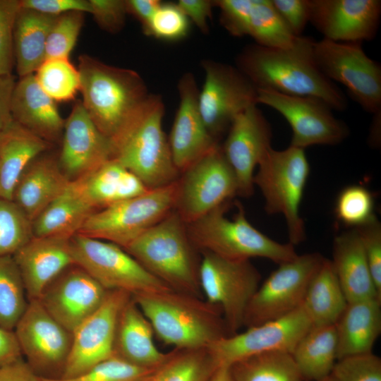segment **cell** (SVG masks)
<instances>
[{
	"label": "cell",
	"mask_w": 381,
	"mask_h": 381,
	"mask_svg": "<svg viewBox=\"0 0 381 381\" xmlns=\"http://www.w3.org/2000/svg\"><path fill=\"white\" fill-rule=\"evenodd\" d=\"M314 42L301 35L289 48L249 44L237 54L235 66L256 89L315 97L333 110L344 111L348 104L346 97L318 67L313 52Z\"/></svg>",
	"instance_id": "obj_1"
},
{
	"label": "cell",
	"mask_w": 381,
	"mask_h": 381,
	"mask_svg": "<svg viewBox=\"0 0 381 381\" xmlns=\"http://www.w3.org/2000/svg\"><path fill=\"white\" fill-rule=\"evenodd\" d=\"M158 339L174 349H204L228 337L221 308L202 298L167 290L132 296Z\"/></svg>",
	"instance_id": "obj_2"
},
{
	"label": "cell",
	"mask_w": 381,
	"mask_h": 381,
	"mask_svg": "<svg viewBox=\"0 0 381 381\" xmlns=\"http://www.w3.org/2000/svg\"><path fill=\"white\" fill-rule=\"evenodd\" d=\"M82 104L97 128L111 143L149 96L136 71L107 64L87 54L78 58Z\"/></svg>",
	"instance_id": "obj_3"
},
{
	"label": "cell",
	"mask_w": 381,
	"mask_h": 381,
	"mask_svg": "<svg viewBox=\"0 0 381 381\" xmlns=\"http://www.w3.org/2000/svg\"><path fill=\"white\" fill-rule=\"evenodd\" d=\"M164 104L150 94L120 135L112 142L113 159L135 174L148 189L176 181V169L163 129Z\"/></svg>",
	"instance_id": "obj_4"
},
{
	"label": "cell",
	"mask_w": 381,
	"mask_h": 381,
	"mask_svg": "<svg viewBox=\"0 0 381 381\" xmlns=\"http://www.w3.org/2000/svg\"><path fill=\"white\" fill-rule=\"evenodd\" d=\"M124 250L172 291L202 298L201 257L174 210Z\"/></svg>",
	"instance_id": "obj_5"
},
{
	"label": "cell",
	"mask_w": 381,
	"mask_h": 381,
	"mask_svg": "<svg viewBox=\"0 0 381 381\" xmlns=\"http://www.w3.org/2000/svg\"><path fill=\"white\" fill-rule=\"evenodd\" d=\"M230 203H224L187 224L188 236L198 252H209L234 260L252 258L269 259L278 265L294 259V246L279 243L258 231L247 219L243 207L232 220L226 216Z\"/></svg>",
	"instance_id": "obj_6"
},
{
	"label": "cell",
	"mask_w": 381,
	"mask_h": 381,
	"mask_svg": "<svg viewBox=\"0 0 381 381\" xmlns=\"http://www.w3.org/2000/svg\"><path fill=\"white\" fill-rule=\"evenodd\" d=\"M258 167L253 184L262 192L266 212L283 214L289 243L294 246L301 243L306 239V229L300 206L310 173L304 150L291 145L282 150L271 147Z\"/></svg>",
	"instance_id": "obj_7"
},
{
	"label": "cell",
	"mask_w": 381,
	"mask_h": 381,
	"mask_svg": "<svg viewBox=\"0 0 381 381\" xmlns=\"http://www.w3.org/2000/svg\"><path fill=\"white\" fill-rule=\"evenodd\" d=\"M178 180L93 212L78 234L126 248L174 210Z\"/></svg>",
	"instance_id": "obj_8"
},
{
	"label": "cell",
	"mask_w": 381,
	"mask_h": 381,
	"mask_svg": "<svg viewBox=\"0 0 381 381\" xmlns=\"http://www.w3.org/2000/svg\"><path fill=\"white\" fill-rule=\"evenodd\" d=\"M70 244L74 263L108 291L133 296L171 290L116 244L79 234L71 238Z\"/></svg>",
	"instance_id": "obj_9"
},
{
	"label": "cell",
	"mask_w": 381,
	"mask_h": 381,
	"mask_svg": "<svg viewBox=\"0 0 381 381\" xmlns=\"http://www.w3.org/2000/svg\"><path fill=\"white\" fill-rule=\"evenodd\" d=\"M199 277L205 300L222 310L229 336L243 326L248 305L258 289L261 275L250 260H234L200 253Z\"/></svg>",
	"instance_id": "obj_10"
},
{
	"label": "cell",
	"mask_w": 381,
	"mask_h": 381,
	"mask_svg": "<svg viewBox=\"0 0 381 381\" xmlns=\"http://www.w3.org/2000/svg\"><path fill=\"white\" fill-rule=\"evenodd\" d=\"M314 60L331 81L344 85L367 112L381 111V66L368 57L359 42L315 41Z\"/></svg>",
	"instance_id": "obj_11"
},
{
	"label": "cell",
	"mask_w": 381,
	"mask_h": 381,
	"mask_svg": "<svg viewBox=\"0 0 381 381\" xmlns=\"http://www.w3.org/2000/svg\"><path fill=\"white\" fill-rule=\"evenodd\" d=\"M324 260L321 254L310 253L279 264L250 299L243 326L250 327L282 318L301 306Z\"/></svg>",
	"instance_id": "obj_12"
},
{
	"label": "cell",
	"mask_w": 381,
	"mask_h": 381,
	"mask_svg": "<svg viewBox=\"0 0 381 381\" xmlns=\"http://www.w3.org/2000/svg\"><path fill=\"white\" fill-rule=\"evenodd\" d=\"M236 195L235 174L218 144L181 174L174 210L189 224Z\"/></svg>",
	"instance_id": "obj_13"
},
{
	"label": "cell",
	"mask_w": 381,
	"mask_h": 381,
	"mask_svg": "<svg viewBox=\"0 0 381 381\" xmlns=\"http://www.w3.org/2000/svg\"><path fill=\"white\" fill-rule=\"evenodd\" d=\"M205 81L198 104L204 123L217 140L234 119L257 103V89L235 66L211 59L201 61Z\"/></svg>",
	"instance_id": "obj_14"
},
{
	"label": "cell",
	"mask_w": 381,
	"mask_h": 381,
	"mask_svg": "<svg viewBox=\"0 0 381 381\" xmlns=\"http://www.w3.org/2000/svg\"><path fill=\"white\" fill-rule=\"evenodd\" d=\"M257 103L280 113L292 130L290 145L305 149L316 145H334L349 135L346 124L337 118L322 100L257 89Z\"/></svg>",
	"instance_id": "obj_15"
},
{
	"label": "cell",
	"mask_w": 381,
	"mask_h": 381,
	"mask_svg": "<svg viewBox=\"0 0 381 381\" xmlns=\"http://www.w3.org/2000/svg\"><path fill=\"white\" fill-rule=\"evenodd\" d=\"M312 327L301 306L285 316L223 337L207 349L217 367H229L239 360L265 352L281 351L291 353Z\"/></svg>",
	"instance_id": "obj_16"
},
{
	"label": "cell",
	"mask_w": 381,
	"mask_h": 381,
	"mask_svg": "<svg viewBox=\"0 0 381 381\" xmlns=\"http://www.w3.org/2000/svg\"><path fill=\"white\" fill-rule=\"evenodd\" d=\"M22 355L41 377L62 374L73 334L58 322L37 300L28 305L14 328ZM59 376V377H60Z\"/></svg>",
	"instance_id": "obj_17"
},
{
	"label": "cell",
	"mask_w": 381,
	"mask_h": 381,
	"mask_svg": "<svg viewBox=\"0 0 381 381\" xmlns=\"http://www.w3.org/2000/svg\"><path fill=\"white\" fill-rule=\"evenodd\" d=\"M131 298L123 291H109L102 304L72 332L71 351L59 377L76 376L114 356L118 317Z\"/></svg>",
	"instance_id": "obj_18"
},
{
	"label": "cell",
	"mask_w": 381,
	"mask_h": 381,
	"mask_svg": "<svg viewBox=\"0 0 381 381\" xmlns=\"http://www.w3.org/2000/svg\"><path fill=\"white\" fill-rule=\"evenodd\" d=\"M272 127L257 104L240 113L232 121L221 145L238 185V195L248 198L254 192V171L272 147Z\"/></svg>",
	"instance_id": "obj_19"
},
{
	"label": "cell",
	"mask_w": 381,
	"mask_h": 381,
	"mask_svg": "<svg viewBox=\"0 0 381 381\" xmlns=\"http://www.w3.org/2000/svg\"><path fill=\"white\" fill-rule=\"evenodd\" d=\"M109 291L73 264L58 274L37 299L66 329L73 330L104 302Z\"/></svg>",
	"instance_id": "obj_20"
},
{
	"label": "cell",
	"mask_w": 381,
	"mask_h": 381,
	"mask_svg": "<svg viewBox=\"0 0 381 381\" xmlns=\"http://www.w3.org/2000/svg\"><path fill=\"white\" fill-rule=\"evenodd\" d=\"M59 167L70 181L95 171L114 157L113 145L95 126L78 101L65 120Z\"/></svg>",
	"instance_id": "obj_21"
},
{
	"label": "cell",
	"mask_w": 381,
	"mask_h": 381,
	"mask_svg": "<svg viewBox=\"0 0 381 381\" xmlns=\"http://www.w3.org/2000/svg\"><path fill=\"white\" fill-rule=\"evenodd\" d=\"M179 107L168 137L174 164L180 174L219 144L207 129L198 104L194 75L185 73L178 83Z\"/></svg>",
	"instance_id": "obj_22"
},
{
	"label": "cell",
	"mask_w": 381,
	"mask_h": 381,
	"mask_svg": "<svg viewBox=\"0 0 381 381\" xmlns=\"http://www.w3.org/2000/svg\"><path fill=\"white\" fill-rule=\"evenodd\" d=\"M381 16L379 0H310V23L323 38L336 42L373 40Z\"/></svg>",
	"instance_id": "obj_23"
},
{
	"label": "cell",
	"mask_w": 381,
	"mask_h": 381,
	"mask_svg": "<svg viewBox=\"0 0 381 381\" xmlns=\"http://www.w3.org/2000/svg\"><path fill=\"white\" fill-rule=\"evenodd\" d=\"M214 4L221 25L234 37L248 35L258 45L283 49L296 40L271 0H214Z\"/></svg>",
	"instance_id": "obj_24"
},
{
	"label": "cell",
	"mask_w": 381,
	"mask_h": 381,
	"mask_svg": "<svg viewBox=\"0 0 381 381\" xmlns=\"http://www.w3.org/2000/svg\"><path fill=\"white\" fill-rule=\"evenodd\" d=\"M71 238L32 236L12 256L18 268L28 301L37 300L63 270L75 264Z\"/></svg>",
	"instance_id": "obj_25"
},
{
	"label": "cell",
	"mask_w": 381,
	"mask_h": 381,
	"mask_svg": "<svg viewBox=\"0 0 381 381\" xmlns=\"http://www.w3.org/2000/svg\"><path fill=\"white\" fill-rule=\"evenodd\" d=\"M54 102L40 87L34 73L20 77L13 89V119L43 140L61 141L64 122Z\"/></svg>",
	"instance_id": "obj_26"
},
{
	"label": "cell",
	"mask_w": 381,
	"mask_h": 381,
	"mask_svg": "<svg viewBox=\"0 0 381 381\" xmlns=\"http://www.w3.org/2000/svg\"><path fill=\"white\" fill-rule=\"evenodd\" d=\"M49 151L42 153L28 165L12 194L11 200L31 222L60 195L71 182L59 167L58 156Z\"/></svg>",
	"instance_id": "obj_27"
},
{
	"label": "cell",
	"mask_w": 381,
	"mask_h": 381,
	"mask_svg": "<svg viewBox=\"0 0 381 381\" xmlns=\"http://www.w3.org/2000/svg\"><path fill=\"white\" fill-rule=\"evenodd\" d=\"M152 327L131 298L121 310L116 327L114 356L131 364L157 368L167 358L169 353L156 346Z\"/></svg>",
	"instance_id": "obj_28"
},
{
	"label": "cell",
	"mask_w": 381,
	"mask_h": 381,
	"mask_svg": "<svg viewBox=\"0 0 381 381\" xmlns=\"http://www.w3.org/2000/svg\"><path fill=\"white\" fill-rule=\"evenodd\" d=\"M331 262L347 303L368 299L381 301L355 229L334 237Z\"/></svg>",
	"instance_id": "obj_29"
},
{
	"label": "cell",
	"mask_w": 381,
	"mask_h": 381,
	"mask_svg": "<svg viewBox=\"0 0 381 381\" xmlns=\"http://www.w3.org/2000/svg\"><path fill=\"white\" fill-rule=\"evenodd\" d=\"M334 325L337 360L373 353L381 332V301L368 299L347 303Z\"/></svg>",
	"instance_id": "obj_30"
},
{
	"label": "cell",
	"mask_w": 381,
	"mask_h": 381,
	"mask_svg": "<svg viewBox=\"0 0 381 381\" xmlns=\"http://www.w3.org/2000/svg\"><path fill=\"white\" fill-rule=\"evenodd\" d=\"M53 146L13 119L0 132V198L11 200L14 187L25 169Z\"/></svg>",
	"instance_id": "obj_31"
},
{
	"label": "cell",
	"mask_w": 381,
	"mask_h": 381,
	"mask_svg": "<svg viewBox=\"0 0 381 381\" xmlns=\"http://www.w3.org/2000/svg\"><path fill=\"white\" fill-rule=\"evenodd\" d=\"M76 181L95 212L150 190L114 159Z\"/></svg>",
	"instance_id": "obj_32"
},
{
	"label": "cell",
	"mask_w": 381,
	"mask_h": 381,
	"mask_svg": "<svg viewBox=\"0 0 381 381\" xmlns=\"http://www.w3.org/2000/svg\"><path fill=\"white\" fill-rule=\"evenodd\" d=\"M95 212L78 181H71L64 192L32 222L33 236L71 238Z\"/></svg>",
	"instance_id": "obj_33"
},
{
	"label": "cell",
	"mask_w": 381,
	"mask_h": 381,
	"mask_svg": "<svg viewBox=\"0 0 381 381\" xmlns=\"http://www.w3.org/2000/svg\"><path fill=\"white\" fill-rule=\"evenodd\" d=\"M57 17L20 6L13 28L15 66L19 77L35 73L45 60L48 35Z\"/></svg>",
	"instance_id": "obj_34"
},
{
	"label": "cell",
	"mask_w": 381,
	"mask_h": 381,
	"mask_svg": "<svg viewBox=\"0 0 381 381\" xmlns=\"http://www.w3.org/2000/svg\"><path fill=\"white\" fill-rule=\"evenodd\" d=\"M303 381H320L337 361L335 325L313 326L291 353Z\"/></svg>",
	"instance_id": "obj_35"
},
{
	"label": "cell",
	"mask_w": 381,
	"mask_h": 381,
	"mask_svg": "<svg viewBox=\"0 0 381 381\" xmlns=\"http://www.w3.org/2000/svg\"><path fill=\"white\" fill-rule=\"evenodd\" d=\"M347 305L330 260L325 258L302 304L313 326L335 325Z\"/></svg>",
	"instance_id": "obj_36"
},
{
	"label": "cell",
	"mask_w": 381,
	"mask_h": 381,
	"mask_svg": "<svg viewBox=\"0 0 381 381\" xmlns=\"http://www.w3.org/2000/svg\"><path fill=\"white\" fill-rule=\"evenodd\" d=\"M229 368L234 381H303L291 353L286 351L253 355Z\"/></svg>",
	"instance_id": "obj_37"
},
{
	"label": "cell",
	"mask_w": 381,
	"mask_h": 381,
	"mask_svg": "<svg viewBox=\"0 0 381 381\" xmlns=\"http://www.w3.org/2000/svg\"><path fill=\"white\" fill-rule=\"evenodd\" d=\"M217 368L207 348L174 349L145 381H210Z\"/></svg>",
	"instance_id": "obj_38"
},
{
	"label": "cell",
	"mask_w": 381,
	"mask_h": 381,
	"mask_svg": "<svg viewBox=\"0 0 381 381\" xmlns=\"http://www.w3.org/2000/svg\"><path fill=\"white\" fill-rule=\"evenodd\" d=\"M29 301L12 255L0 257V327L13 330Z\"/></svg>",
	"instance_id": "obj_39"
},
{
	"label": "cell",
	"mask_w": 381,
	"mask_h": 381,
	"mask_svg": "<svg viewBox=\"0 0 381 381\" xmlns=\"http://www.w3.org/2000/svg\"><path fill=\"white\" fill-rule=\"evenodd\" d=\"M34 75L42 90L54 102L72 100L80 92V72L69 59H47Z\"/></svg>",
	"instance_id": "obj_40"
},
{
	"label": "cell",
	"mask_w": 381,
	"mask_h": 381,
	"mask_svg": "<svg viewBox=\"0 0 381 381\" xmlns=\"http://www.w3.org/2000/svg\"><path fill=\"white\" fill-rule=\"evenodd\" d=\"M32 236V222L12 200L0 198V257L13 255Z\"/></svg>",
	"instance_id": "obj_41"
},
{
	"label": "cell",
	"mask_w": 381,
	"mask_h": 381,
	"mask_svg": "<svg viewBox=\"0 0 381 381\" xmlns=\"http://www.w3.org/2000/svg\"><path fill=\"white\" fill-rule=\"evenodd\" d=\"M155 369L137 366L112 356L76 376L40 377V381H145Z\"/></svg>",
	"instance_id": "obj_42"
},
{
	"label": "cell",
	"mask_w": 381,
	"mask_h": 381,
	"mask_svg": "<svg viewBox=\"0 0 381 381\" xmlns=\"http://www.w3.org/2000/svg\"><path fill=\"white\" fill-rule=\"evenodd\" d=\"M373 194L361 186H349L339 193L335 206V214L339 222L346 226L357 228L375 215Z\"/></svg>",
	"instance_id": "obj_43"
},
{
	"label": "cell",
	"mask_w": 381,
	"mask_h": 381,
	"mask_svg": "<svg viewBox=\"0 0 381 381\" xmlns=\"http://www.w3.org/2000/svg\"><path fill=\"white\" fill-rule=\"evenodd\" d=\"M142 29L147 36L167 42H176L188 35L190 20L176 3L162 2Z\"/></svg>",
	"instance_id": "obj_44"
},
{
	"label": "cell",
	"mask_w": 381,
	"mask_h": 381,
	"mask_svg": "<svg viewBox=\"0 0 381 381\" xmlns=\"http://www.w3.org/2000/svg\"><path fill=\"white\" fill-rule=\"evenodd\" d=\"M84 13L71 11L59 16L48 35L45 59H69L84 23Z\"/></svg>",
	"instance_id": "obj_45"
},
{
	"label": "cell",
	"mask_w": 381,
	"mask_h": 381,
	"mask_svg": "<svg viewBox=\"0 0 381 381\" xmlns=\"http://www.w3.org/2000/svg\"><path fill=\"white\" fill-rule=\"evenodd\" d=\"M337 381H381V359L373 353L337 360L331 373Z\"/></svg>",
	"instance_id": "obj_46"
},
{
	"label": "cell",
	"mask_w": 381,
	"mask_h": 381,
	"mask_svg": "<svg viewBox=\"0 0 381 381\" xmlns=\"http://www.w3.org/2000/svg\"><path fill=\"white\" fill-rule=\"evenodd\" d=\"M20 0H0V75L12 74L15 66L13 28Z\"/></svg>",
	"instance_id": "obj_47"
},
{
	"label": "cell",
	"mask_w": 381,
	"mask_h": 381,
	"mask_svg": "<svg viewBox=\"0 0 381 381\" xmlns=\"http://www.w3.org/2000/svg\"><path fill=\"white\" fill-rule=\"evenodd\" d=\"M359 236L373 279L381 296V224L376 216L354 228Z\"/></svg>",
	"instance_id": "obj_48"
},
{
	"label": "cell",
	"mask_w": 381,
	"mask_h": 381,
	"mask_svg": "<svg viewBox=\"0 0 381 381\" xmlns=\"http://www.w3.org/2000/svg\"><path fill=\"white\" fill-rule=\"evenodd\" d=\"M91 13L97 25L104 31L120 32L128 14L126 0H89Z\"/></svg>",
	"instance_id": "obj_49"
},
{
	"label": "cell",
	"mask_w": 381,
	"mask_h": 381,
	"mask_svg": "<svg viewBox=\"0 0 381 381\" xmlns=\"http://www.w3.org/2000/svg\"><path fill=\"white\" fill-rule=\"evenodd\" d=\"M272 4L291 32L301 35L310 15V0H271Z\"/></svg>",
	"instance_id": "obj_50"
},
{
	"label": "cell",
	"mask_w": 381,
	"mask_h": 381,
	"mask_svg": "<svg viewBox=\"0 0 381 381\" xmlns=\"http://www.w3.org/2000/svg\"><path fill=\"white\" fill-rule=\"evenodd\" d=\"M20 6L54 16L79 11L90 13L89 0H20Z\"/></svg>",
	"instance_id": "obj_51"
},
{
	"label": "cell",
	"mask_w": 381,
	"mask_h": 381,
	"mask_svg": "<svg viewBox=\"0 0 381 381\" xmlns=\"http://www.w3.org/2000/svg\"><path fill=\"white\" fill-rule=\"evenodd\" d=\"M176 4L202 33L209 32V20L212 18L214 1L179 0Z\"/></svg>",
	"instance_id": "obj_52"
},
{
	"label": "cell",
	"mask_w": 381,
	"mask_h": 381,
	"mask_svg": "<svg viewBox=\"0 0 381 381\" xmlns=\"http://www.w3.org/2000/svg\"><path fill=\"white\" fill-rule=\"evenodd\" d=\"M0 381H40V377L21 358L0 365Z\"/></svg>",
	"instance_id": "obj_53"
},
{
	"label": "cell",
	"mask_w": 381,
	"mask_h": 381,
	"mask_svg": "<svg viewBox=\"0 0 381 381\" xmlns=\"http://www.w3.org/2000/svg\"><path fill=\"white\" fill-rule=\"evenodd\" d=\"M16 83L13 74L0 75V132L13 120L11 105Z\"/></svg>",
	"instance_id": "obj_54"
},
{
	"label": "cell",
	"mask_w": 381,
	"mask_h": 381,
	"mask_svg": "<svg viewBox=\"0 0 381 381\" xmlns=\"http://www.w3.org/2000/svg\"><path fill=\"white\" fill-rule=\"evenodd\" d=\"M23 358L14 330L0 327V365Z\"/></svg>",
	"instance_id": "obj_55"
},
{
	"label": "cell",
	"mask_w": 381,
	"mask_h": 381,
	"mask_svg": "<svg viewBox=\"0 0 381 381\" xmlns=\"http://www.w3.org/2000/svg\"><path fill=\"white\" fill-rule=\"evenodd\" d=\"M162 2L159 0H126L128 14L133 15L143 28L150 21Z\"/></svg>",
	"instance_id": "obj_56"
},
{
	"label": "cell",
	"mask_w": 381,
	"mask_h": 381,
	"mask_svg": "<svg viewBox=\"0 0 381 381\" xmlns=\"http://www.w3.org/2000/svg\"><path fill=\"white\" fill-rule=\"evenodd\" d=\"M210 381H234L228 366L221 365L216 368Z\"/></svg>",
	"instance_id": "obj_57"
},
{
	"label": "cell",
	"mask_w": 381,
	"mask_h": 381,
	"mask_svg": "<svg viewBox=\"0 0 381 381\" xmlns=\"http://www.w3.org/2000/svg\"><path fill=\"white\" fill-rule=\"evenodd\" d=\"M320 381H337V379L331 374L328 377H325V379L320 380Z\"/></svg>",
	"instance_id": "obj_58"
}]
</instances>
